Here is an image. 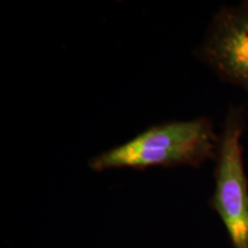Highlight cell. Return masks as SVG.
Wrapping results in <instances>:
<instances>
[{"instance_id": "1", "label": "cell", "mask_w": 248, "mask_h": 248, "mask_svg": "<svg viewBox=\"0 0 248 248\" xmlns=\"http://www.w3.org/2000/svg\"><path fill=\"white\" fill-rule=\"evenodd\" d=\"M219 136L212 121L199 117L151 126L119 146L89 160L93 171L111 169L145 170L151 167H200L215 160Z\"/></svg>"}, {"instance_id": "2", "label": "cell", "mask_w": 248, "mask_h": 248, "mask_svg": "<svg viewBox=\"0 0 248 248\" xmlns=\"http://www.w3.org/2000/svg\"><path fill=\"white\" fill-rule=\"evenodd\" d=\"M244 108H229L215 157V190L209 206L222 219L233 248H248V179L241 145Z\"/></svg>"}, {"instance_id": "3", "label": "cell", "mask_w": 248, "mask_h": 248, "mask_svg": "<svg viewBox=\"0 0 248 248\" xmlns=\"http://www.w3.org/2000/svg\"><path fill=\"white\" fill-rule=\"evenodd\" d=\"M194 54L222 82L248 95V0L223 6L214 14Z\"/></svg>"}]
</instances>
